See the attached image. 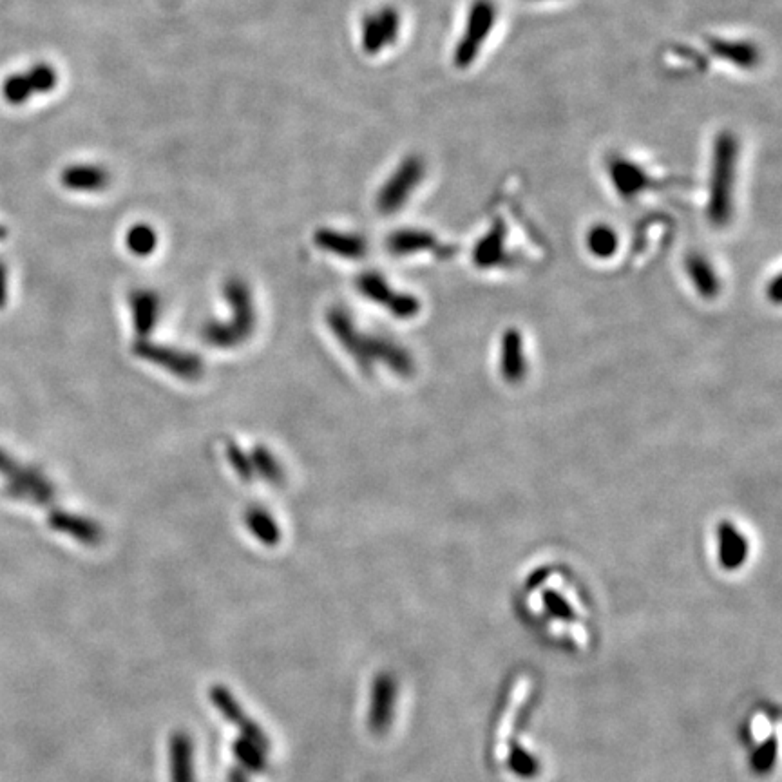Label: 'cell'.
I'll list each match as a JSON object with an SVG mask.
<instances>
[{"instance_id":"cell-19","label":"cell","mask_w":782,"mask_h":782,"mask_svg":"<svg viewBox=\"0 0 782 782\" xmlns=\"http://www.w3.org/2000/svg\"><path fill=\"white\" fill-rule=\"evenodd\" d=\"M315 243L337 256L350 259L363 258L368 250L366 239L357 234H343L337 230H319L315 234Z\"/></svg>"},{"instance_id":"cell-31","label":"cell","mask_w":782,"mask_h":782,"mask_svg":"<svg viewBox=\"0 0 782 782\" xmlns=\"http://www.w3.org/2000/svg\"><path fill=\"white\" fill-rule=\"evenodd\" d=\"M261 451H258L256 455H258V458H256V462H261V464H265L263 466V473H265V477H267L268 482L270 484H279L281 482V478H283V473H281V468L277 466L276 464H272L274 460H272V457L268 455L267 451H265V448H259Z\"/></svg>"},{"instance_id":"cell-2","label":"cell","mask_w":782,"mask_h":782,"mask_svg":"<svg viewBox=\"0 0 782 782\" xmlns=\"http://www.w3.org/2000/svg\"><path fill=\"white\" fill-rule=\"evenodd\" d=\"M330 325L334 328L337 337L341 339V343L346 346V350L352 353L364 368H370L372 364H375V361H381L382 364H386L388 368L395 370L399 375H410L415 370L410 353L404 352L402 346L388 341V339H381V337H368V335L359 334L353 328L350 317L344 312H339V310L332 312Z\"/></svg>"},{"instance_id":"cell-22","label":"cell","mask_w":782,"mask_h":782,"mask_svg":"<svg viewBox=\"0 0 782 782\" xmlns=\"http://www.w3.org/2000/svg\"><path fill=\"white\" fill-rule=\"evenodd\" d=\"M134 325L140 334H147L158 317V297L151 292H138L133 296Z\"/></svg>"},{"instance_id":"cell-28","label":"cell","mask_w":782,"mask_h":782,"mask_svg":"<svg viewBox=\"0 0 782 782\" xmlns=\"http://www.w3.org/2000/svg\"><path fill=\"white\" fill-rule=\"evenodd\" d=\"M775 757H777V739L772 737V739H768L763 746H759L754 757H752V768H754V772H768V770L772 768V764L775 763Z\"/></svg>"},{"instance_id":"cell-11","label":"cell","mask_w":782,"mask_h":782,"mask_svg":"<svg viewBox=\"0 0 782 782\" xmlns=\"http://www.w3.org/2000/svg\"><path fill=\"white\" fill-rule=\"evenodd\" d=\"M397 701V683L390 674H381L373 681L370 699V728L375 734L388 730Z\"/></svg>"},{"instance_id":"cell-9","label":"cell","mask_w":782,"mask_h":782,"mask_svg":"<svg viewBox=\"0 0 782 782\" xmlns=\"http://www.w3.org/2000/svg\"><path fill=\"white\" fill-rule=\"evenodd\" d=\"M609 176L616 194L623 200H634L643 192L654 189V180L649 172L638 163L630 162L629 158H614L609 163Z\"/></svg>"},{"instance_id":"cell-5","label":"cell","mask_w":782,"mask_h":782,"mask_svg":"<svg viewBox=\"0 0 782 782\" xmlns=\"http://www.w3.org/2000/svg\"><path fill=\"white\" fill-rule=\"evenodd\" d=\"M58 84L57 69L40 62L26 71L13 73L2 84V96L10 105H24L33 96L51 93Z\"/></svg>"},{"instance_id":"cell-6","label":"cell","mask_w":782,"mask_h":782,"mask_svg":"<svg viewBox=\"0 0 782 782\" xmlns=\"http://www.w3.org/2000/svg\"><path fill=\"white\" fill-rule=\"evenodd\" d=\"M227 297L230 303L236 308V323L232 326L214 325L207 328L205 337L207 341L218 346H229V344H238L248 337L252 326H254V312H252V301L247 288L243 287L239 281L229 283L227 287Z\"/></svg>"},{"instance_id":"cell-29","label":"cell","mask_w":782,"mask_h":782,"mask_svg":"<svg viewBox=\"0 0 782 782\" xmlns=\"http://www.w3.org/2000/svg\"><path fill=\"white\" fill-rule=\"evenodd\" d=\"M509 763H511V770L518 773V775H522V777H531L538 770L536 768L538 764H536L535 759L527 754L525 750H520V748H513V754H511Z\"/></svg>"},{"instance_id":"cell-23","label":"cell","mask_w":782,"mask_h":782,"mask_svg":"<svg viewBox=\"0 0 782 782\" xmlns=\"http://www.w3.org/2000/svg\"><path fill=\"white\" fill-rule=\"evenodd\" d=\"M51 524L55 529L71 533L84 544H96L100 540V529L95 524H91L89 520L86 522V520L75 518V516L57 515L51 518Z\"/></svg>"},{"instance_id":"cell-3","label":"cell","mask_w":782,"mask_h":782,"mask_svg":"<svg viewBox=\"0 0 782 782\" xmlns=\"http://www.w3.org/2000/svg\"><path fill=\"white\" fill-rule=\"evenodd\" d=\"M495 22L496 6L491 0H475L471 4L466 26L453 53V62L458 69H468L475 64L486 40L495 28Z\"/></svg>"},{"instance_id":"cell-4","label":"cell","mask_w":782,"mask_h":782,"mask_svg":"<svg viewBox=\"0 0 782 782\" xmlns=\"http://www.w3.org/2000/svg\"><path fill=\"white\" fill-rule=\"evenodd\" d=\"M426 174V165L419 156L404 158L399 167L393 171L390 178L382 185L377 194V209L382 214H393L401 210L413 192L417 191Z\"/></svg>"},{"instance_id":"cell-20","label":"cell","mask_w":782,"mask_h":782,"mask_svg":"<svg viewBox=\"0 0 782 782\" xmlns=\"http://www.w3.org/2000/svg\"><path fill=\"white\" fill-rule=\"evenodd\" d=\"M172 782H194V755L191 739L185 734H176L169 746Z\"/></svg>"},{"instance_id":"cell-12","label":"cell","mask_w":782,"mask_h":782,"mask_svg":"<svg viewBox=\"0 0 782 782\" xmlns=\"http://www.w3.org/2000/svg\"><path fill=\"white\" fill-rule=\"evenodd\" d=\"M500 373L509 384H518L527 375L524 335L516 328H507L500 341Z\"/></svg>"},{"instance_id":"cell-18","label":"cell","mask_w":782,"mask_h":782,"mask_svg":"<svg viewBox=\"0 0 782 782\" xmlns=\"http://www.w3.org/2000/svg\"><path fill=\"white\" fill-rule=\"evenodd\" d=\"M712 51L716 57L741 69H752L759 66L761 62L759 48L746 40H714Z\"/></svg>"},{"instance_id":"cell-27","label":"cell","mask_w":782,"mask_h":782,"mask_svg":"<svg viewBox=\"0 0 782 782\" xmlns=\"http://www.w3.org/2000/svg\"><path fill=\"white\" fill-rule=\"evenodd\" d=\"M210 697H212L214 705L220 708L221 714L227 717L229 721H234V723H239V725L245 721V716H243L241 708H239L238 703H236V699L230 696L229 692H227L225 688H212Z\"/></svg>"},{"instance_id":"cell-16","label":"cell","mask_w":782,"mask_h":782,"mask_svg":"<svg viewBox=\"0 0 782 782\" xmlns=\"http://www.w3.org/2000/svg\"><path fill=\"white\" fill-rule=\"evenodd\" d=\"M109 172L104 167L91 165V163H80V165H69L62 172V183L69 191L78 192H98L104 191L109 185Z\"/></svg>"},{"instance_id":"cell-15","label":"cell","mask_w":782,"mask_h":782,"mask_svg":"<svg viewBox=\"0 0 782 782\" xmlns=\"http://www.w3.org/2000/svg\"><path fill=\"white\" fill-rule=\"evenodd\" d=\"M136 353L145 359H151L165 366L167 370L182 375L183 379H196L201 373V364L194 355L176 352V350H162L158 346H138Z\"/></svg>"},{"instance_id":"cell-25","label":"cell","mask_w":782,"mask_h":782,"mask_svg":"<svg viewBox=\"0 0 782 782\" xmlns=\"http://www.w3.org/2000/svg\"><path fill=\"white\" fill-rule=\"evenodd\" d=\"M248 525H250L252 533L258 536L259 540L265 542V544H276L277 540H279L277 525H274L272 518L265 511H252L248 515Z\"/></svg>"},{"instance_id":"cell-30","label":"cell","mask_w":782,"mask_h":782,"mask_svg":"<svg viewBox=\"0 0 782 782\" xmlns=\"http://www.w3.org/2000/svg\"><path fill=\"white\" fill-rule=\"evenodd\" d=\"M545 607L547 611L551 612L556 618H562V620H573L574 612L571 609V605L565 601V598L558 596L556 592H547L544 596Z\"/></svg>"},{"instance_id":"cell-8","label":"cell","mask_w":782,"mask_h":782,"mask_svg":"<svg viewBox=\"0 0 782 782\" xmlns=\"http://www.w3.org/2000/svg\"><path fill=\"white\" fill-rule=\"evenodd\" d=\"M359 290L375 303L388 308L397 317H413L419 314L420 303L413 296L395 292L386 279L377 272H366L359 279Z\"/></svg>"},{"instance_id":"cell-26","label":"cell","mask_w":782,"mask_h":782,"mask_svg":"<svg viewBox=\"0 0 782 782\" xmlns=\"http://www.w3.org/2000/svg\"><path fill=\"white\" fill-rule=\"evenodd\" d=\"M243 741L236 744V755L239 761L245 764V770H254V772H263L265 770V752L259 748L258 744L250 743L245 737Z\"/></svg>"},{"instance_id":"cell-13","label":"cell","mask_w":782,"mask_h":782,"mask_svg":"<svg viewBox=\"0 0 782 782\" xmlns=\"http://www.w3.org/2000/svg\"><path fill=\"white\" fill-rule=\"evenodd\" d=\"M750 545L743 533L730 522H721L717 527V556L726 571L739 569L748 558Z\"/></svg>"},{"instance_id":"cell-14","label":"cell","mask_w":782,"mask_h":782,"mask_svg":"<svg viewBox=\"0 0 782 782\" xmlns=\"http://www.w3.org/2000/svg\"><path fill=\"white\" fill-rule=\"evenodd\" d=\"M509 256L506 250V229L498 220L487 230L486 236L477 241L473 248V261L480 268H495L506 265Z\"/></svg>"},{"instance_id":"cell-17","label":"cell","mask_w":782,"mask_h":782,"mask_svg":"<svg viewBox=\"0 0 782 782\" xmlns=\"http://www.w3.org/2000/svg\"><path fill=\"white\" fill-rule=\"evenodd\" d=\"M688 279L703 299H716L721 294V281L712 263L701 254H690L687 258Z\"/></svg>"},{"instance_id":"cell-7","label":"cell","mask_w":782,"mask_h":782,"mask_svg":"<svg viewBox=\"0 0 782 782\" xmlns=\"http://www.w3.org/2000/svg\"><path fill=\"white\" fill-rule=\"evenodd\" d=\"M401 31V15L395 8H381L368 13L363 20L361 42L366 55H377L395 44Z\"/></svg>"},{"instance_id":"cell-21","label":"cell","mask_w":782,"mask_h":782,"mask_svg":"<svg viewBox=\"0 0 782 782\" xmlns=\"http://www.w3.org/2000/svg\"><path fill=\"white\" fill-rule=\"evenodd\" d=\"M585 243H587V250L594 258L598 259L612 258L620 247V239H618L616 230L605 223H598V225L591 227L587 232Z\"/></svg>"},{"instance_id":"cell-1","label":"cell","mask_w":782,"mask_h":782,"mask_svg":"<svg viewBox=\"0 0 782 782\" xmlns=\"http://www.w3.org/2000/svg\"><path fill=\"white\" fill-rule=\"evenodd\" d=\"M739 142L730 131H723L714 142L712 171L708 185V220L716 227H725L734 216L735 172H737Z\"/></svg>"},{"instance_id":"cell-24","label":"cell","mask_w":782,"mask_h":782,"mask_svg":"<svg viewBox=\"0 0 782 782\" xmlns=\"http://www.w3.org/2000/svg\"><path fill=\"white\" fill-rule=\"evenodd\" d=\"M127 247L138 256H147L156 247V234L149 225H136L127 232Z\"/></svg>"},{"instance_id":"cell-10","label":"cell","mask_w":782,"mask_h":782,"mask_svg":"<svg viewBox=\"0 0 782 782\" xmlns=\"http://www.w3.org/2000/svg\"><path fill=\"white\" fill-rule=\"evenodd\" d=\"M386 247L395 256H411L417 252H431L439 258H448L451 254V248L444 245L435 234H431L428 230H397L386 241Z\"/></svg>"}]
</instances>
